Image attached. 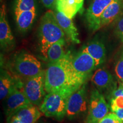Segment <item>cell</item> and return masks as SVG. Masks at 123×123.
Listing matches in <instances>:
<instances>
[{
	"instance_id": "obj_3",
	"label": "cell",
	"mask_w": 123,
	"mask_h": 123,
	"mask_svg": "<svg viewBox=\"0 0 123 123\" xmlns=\"http://www.w3.org/2000/svg\"><path fill=\"white\" fill-rule=\"evenodd\" d=\"M10 64L15 76L24 81L37 76L43 70L39 60L34 55L24 51L17 54Z\"/></svg>"
},
{
	"instance_id": "obj_21",
	"label": "cell",
	"mask_w": 123,
	"mask_h": 123,
	"mask_svg": "<svg viewBox=\"0 0 123 123\" xmlns=\"http://www.w3.org/2000/svg\"><path fill=\"white\" fill-rule=\"evenodd\" d=\"M65 44V39L61 41L54 43L49 49L46 59L48 60L49 63L55 62L59 61L63 58L66 54L64 50V46Z\"/></svg>"
},
{
	"instance_id": "obj_14",
	"label": "cell",
	"mask_w": 123,
	"mask_h": 123,
	"mask_svg": "<svg viewBox=\"0 0 123 123\" xmlns=\"http://www.w3.org/2000/svg\"><path fill=\"white\" fill-rule=\"evenodd\" d=\"M91 81L99 91L109 88L112 89V87L115 86L112 74L105 68L98 69L92 75Z\"/></svg>"
},
{
	"instance_id": "obj_26",
	"label": "cell",
	"mask_w": 123,
	"mask_h": 123,
	"mask_svg": "<svg viewBox=\"0 0 123 123\" xmlns=\"http://www.w3.org/2000/svg\"><path fill=\"white\" fill-rule=\"evenodd\" d=\"M57 0H41L42 4L47 8H54Z\"/></svg>"
},
{
	"instance_id": "obj_1",
	"label": "cell",
	"mask_w": 123,
	"mask_h": 123,
	"mask_svg": "<svg viewBox=\"0 0 123 123\" xmlns=\"http://www.w3.org/2000/svg\"><path fill=\"white\" fill-rule=\"evenodd\" d=\"M71 56L66 54L63 58L55 62L49 63L45 70L46 92H74L86 83L76 74L71 64Z\"/></svg>"
},
{
	"instance_id": "obj_8",
	"label": "cell",
	"mask_w": 123,
	"mask_h": 123,
	"mask_svg": "<svg viewBox=\"0 0 123 123\" xmlns=\"http://www.w3.org/2000/svg\"><path fill=\"white\" fill-rule=\"evenodd\" d=\"M71 61L72 67L76 74L86 80L98 66L95 59L83 50L75 56H71Z\"/></svg>"
},
{
	"instance_id": "obj_28",
	"label": "cell",
	"mask_w": 123,
	"mask_h": 123,
	"mask_svg": "<svg viewBox=\"0 0 123 123\" xmlns=\"http://www.w3.org/2000/svg\"><path fill=\"white\" fill-rule=\"evenodd\" d=\"M113 113H115L118 116V117L123 122V108L116 110Z\"/></svg>"
},
{
	"instance_id": "obj_6",
	"label": "cell",
	"mask_w": 123,
	"mask_h": 123,
	"mask_svg": "<svg viewBox=\"0 0 123 123\" xmlns=\"http://www.w3.org/2000/svg\"><path fill=\"white\" fill-rule=\"evenodd\" d=\"M88 104L87 84L86 83L69 97L66 116L70 119H76L88 110Z\"/></svg>"
},
{
	"instance_id": "obj_22",
	"label": "cell",
	"mask_w": 123,
	"mask_h": 123,
	"mask_svg": "<svg viewBox=\"0 0 123 123\" xmlns=\"http://www.w3.org/2000/svg\"><path fill=\"white\" fill-rule=\"evenodd\" d=\"M36 10L35 0H15L14 4V12Z\"/></svg>"
},
{
	"instance_id": "obj_15",
	"label": "cell",
	"mask_w": 123,
	"mask_h": 123,
	"mask_svg": "<svg viewBox=\"0 0 123 123\" xmlns=\"http://www.w3.org/2000/svg\"><path fill=\"white\" fill-rule=\"evenodd\" d=\"M24 123H36L43 116L39 107L31 104L22 108L13 114Z\"/></svg>"
},
{
	"instance_id": "obj_16",
	"label": "cell",
	"mask_w": 123,
	"mask_h": 123,
	"mask_svg": "<svg viewBox=\"0 0 123 123\" xmlns=\"http://www.w3.org/2000/svg\"><path fill=\"white\" fill-rule=\"evenodd\" d=\"M123 7L122 0H114L101 14L100 18V29L113 22L121 13Z\"/></svg>"
},
{
	"instance_id": "obj_11",
	"label": "cell",
	"mask_w": 123,
	"mask_h": 123,
	"mask_svg": "<svg viewBox=\"0 0 123 123\" xmlns=\"http://www.w3.org/2000/svg\"><path fill=\"white\" fill-rule=\"evenodd\" d=\"M0 43L1 49L10 50L14 46L15 40L6 19L5 5H2L0 12Z\"/></svg>"
},
{
	"instance_id": "obj_27",
	"label": "cell",
	"mask_w": 123,
	"mask_h": 123,
	"mask_svg": "<svg viewBox=\"0 0 123 123\" xmlns=\"http://www.w3.org/2000/svg\"><path fill=\"white\" fill-rule=\"evenodd\" d=\"M7 123H24L18 118H17L14 115H10L7 116Z\"/></svg>"
},
{
	"instance_id": "obj_2",
	"label": "cell",
	"mask_w": 123,
	"mask_h": 123,
	"mask_svg": "<svg viewBox=\"0 0 123 123\" xmlns=\"http://www.w3.org/2000/svg\"><path fill=\"white\" fill-rule=\"evenodd\" d=\"M64 36L65 33L60 26L54 12H46L41 18L39 27L40 50L43 56L46 58L50 46L64 39Z\"/></svg>"
},
{
	"instance_id": "obj_18",
	"label": "cell",
	"mask_w": 123,
	"mask_h": 123,
	"mask_svg": "<svg viewBox=\"0 0 123 123\" xmlns=\"http://www.w3.org/2000/svg\"><path fill=\"white\" fill-rule=\"evenodd\" d=\"M17 26L20 31L25 33L30 28L36 18V10L14 12Z\"/></svg>"
},
{
	"instance_id": "obj_13",
	"label": "cell",
	"mask_w": 123,
	"mask_h": 123,
	"mask_svg": "<svg viewBox=\"0 0 123 123\" xmlns=\"http://www.w3.org/2000/svg\"><path fill=\"white\" fill-rule=\"evenodd\" d=\"M54 13L60 26L63 30L66 36H67L72 42L74 43H79L80 42L78 38L79 33L72 19L68 18L63 14L56 10Z\"/></svg>"
},
{
	"instance_id": "obj_20",
	"label": "cell",
	"mask_w": 123,
	"mask_h": 123,
	"mask_svg": "<svg viewBox=\"0 0 123 123\" xmlns=\"http://www.w3.org/2000/svg\"><path fill=\"white\" fill-rule=\"evenodd\" d=\"M110 108L112 112L123 108V83L120 82L112 89L110 94Z\"/></svg>"
},
{
	"instance_id": "obj_23",
	"label": "cell",
	"mask_w": 123,
	"mask_h": 123,
	"mask_svg": "<svg viewBox=\"0 0 123 123\" xmlns=\"http://www.w3.org/2000/svg\"><path fill=\"white\" fill-rule=\"evenodd\" d=\"M98 123H123L122 121L113 112L108 113Z\"/></svg>"
},
{
	"instance_id": "obj_12",
	"label": "cell",
	"mask_w": 123,
	"mask_h": 123,
	"mask_svg": "<svg viewBox=\"0 0 123 123\" xmlns=\"http://www.w3.org/2000/svg\"><path fill=\"white\" fill-rule=\"evenodd\" d=\"M23 81L7 71L2 70L0 76V99L1 100H5L14 90L18 87Z\"/></svg>"
},
{
	"instance_id": "obj_25",
	"label": "cell",
	"mask_w": 123,
	"mask_h": 123,
	"mask_svg": "<svg viewBox=\"0 0 123 123\" xmlns=\"http://www.w3.org/2000/svg\"><path fill=\"white\" fill-rule=\"evenodd\" d=\"M117 36L123 42V16L118 21L115 29Z\"/></svg>"
},
{
	"instance_id": "obj_9",
	"label": "cell",
	"mask_w": 123,
	"mask_h": 123,
	"mask_svg": "<svg viewBox=\"0 0 123 123\" xmlns=\"http://www.w3.org/2000/svg\"><path fill=\"white\" fill-rule=\"evenodd\" d=\"M114 0H93L86 13V21L90 30L100 29V18L105 9Z\"/></svg>"
},
{
	"instance_id": "obj_17",
	"label": "cell",
	"mask_w": 123,
	"mask_h": 123,
	"mask_svg": "<svg viewBox=\"0 0 123 123\" xmlns=\"http://www.w3.org/2000/svg\"><path fill=\"white\" fill-rule=\"evenodd\" d=\"M82 50L90 54L99 66L105 59L106 50L103 43L99 41H92L84 46Z\"/></svg>"
},
{
	"instance_id": "obj_29",
	"label": "cell",
	"mask_w": 123,
	"mask_h": 123,
	"mask_svg": "<svg viewBox=\"0 0 123 123\" xmlns=\"http://www.w3.org/2000/svg\"><path fill=\"white\" fill-rule=\"evenodd\" d=\"M75 1L76 2V4L79 5V6L80 7V9H82L83 5L84 3V0H75Z\"/></svg>"
},
{
	"instance_id": "obj_10",
	"label": "cell",
	"mask_w": 123,
	"mask_h": 123,
	"mask_svg": "<svg viewBox=\"0 0 123 123\" xmlns=\"http://www.w3.org/2000/svg\"><path fill=\"white\" fill-rule=\"evenodd\" d=\"M23 84L24 82L17 87L5 99V112L7 116L22 108L32 104L25 94Z\"/></svg>"
},
{
	"instance_id": "obj_24",
	"label": "cell",
	"mask_w": 123,
	"mask_h": 123,
	"mask_svg": "<svg viewBox=\"0 0 123 123\" xmlns=\"http://www.w3.org/2000/svg\"><path fill=\"white\" fill-rule=\"evenodd\" d=\"M115 73L120 82L123 83V56L117 63L115 67Z\"/></svg>"
},
{
	"instance_id": "obj_19",
	"label": "cell",
	"mask_w": 123,
	"mask_h": 123,
	"mask_svg": "<svg viewBox=\"0 0 123 123\" xmlns=\"http://www.w3.org/2000/svg\"><path fill=\"white\" fill-rule=\"evenodd\" d=\"M55 8L70 19H73L81 10L75 0H57Z\"/></svg>"
},
{
	"instance_id": "obj_5",
	"label": "cell",
	"mask_w": 123,
	"mask_h": 123,
	"mask_svg": "<svg viewBox=\"0 0 123 123\" xmlns=\"http://www.w3.org/2000/svg\"><path fill=\"white\" fill-rule=\"evenodd\" d=\"M45 70L39 74L23 81L25 94L33 105L39 107L47 92L45 90Z\"/></svg>"
},
{
	"instance_id": "obj_7",
	"label": "cell",
	"mask_w": 123,
	"mask_h": 123,
	"mask_svg": "<svg viewBox=\"0 0 123 123\" xmlns=\"http://www.w3.org/2000/svg\"><path fill=\"white\" fill-rule=\"evenodd\" d=\"M110 109L103 95L97 89L92 91L88 104L87 123H98Z\"/></svg>"
},
{
	"instance_id": "obj_4",
	"label": "cell",
	"mask_w": 123,
	"mask_h": 123,
	"mask_svg": "<svg viewBox=\"0 0 123 123\" xmlns=\"http://www.w3.org/2000/svg\"><path fill=\"white\" fill-rule=\"evenodd\" d=\"M73 93L70 92L47 93L39 106L40 110L46 117L63 119L66 115L68 98Z\"/></svg>"
}]
</instances>
